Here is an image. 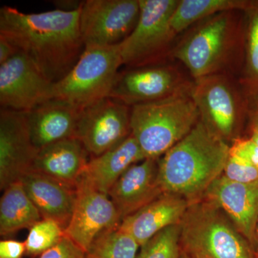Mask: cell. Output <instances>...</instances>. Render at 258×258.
<instances>
[{
    "label": "cell",
    "mask_w": 258,
    "mask_h": 258,
    "mask_svg": "<svg viewBox=\"0 0 258 258\" xmlns=\"http://www.w3.org/2000/svg\"><path fill=\"white\" fill-rule=\"evenodd\" d=\"M81 9L24 13L0 10V37L13 44L51 83L64 79L85 50L80 30Z\"/></svg>",
    "instance_id": "cell-1"
},
{
    "label": "cell",
    "mask_w": 258,
    "mask_h": 258,
    "mask_svg": "<svg viewBox=\"0 0 258 258\" xmlns=\"http://www.w3.org/2000/svg\"><path fill=\"white\" fill-rule=\"evenodd\" d=\"M245 13L223 12L199 21L179 35L171 59L194 80L217 74L240 77L244 55Z\"/></svg>",
    "instance_id": "cell-2"
},
{
    "label": "cell",
    "mask_w": 258,
    "mask_h": 258,
    "mask_svg": "<svg viewBox=\"0 0 258 258\" xmlns=\"http://www.w3.org/2000/svg\"><path fill=\"white\" fill-rule=\"evenodd\" d=\"M230 145L201 120L184 139L159 158L163 193L198 201L223 174Z\"/></svg>",
    "instance_id": "cell-3"
},
{
    "label": "cell",
    "mask_w": 258,
    "mask_h": 258,
    "mask_svg": "<svg viewBox=\"0 0 258 258\" xmlns=\"http://www.w3.org/2000/svg\"><path fill=\"white\" fill-rule=\"evenodd\" d=\"M200 120L191 93L132 107L131 128L146 159H159Z\"/></svg>",
    "instance_id": "cell-4"
},
{
    "label": "cell",
    "mask_w": 258,
    "mask_h": 258,
    "mask_svg": "<svg viewBox=\"0 0 258 258\" xmlns=\"http://www.w3.org/2000/svg\"><path fill=\"white\" fill-rule=\"evenodd\" d=\"M180 243L194 258H255L232 220L205 198L190 203L180 222Z\"/></svg>",
    "instance_id": "cell-5"
},
{
    "label": "cell",
    "mask_w": 258,
    "mask_h": 258,
    "mask_svg": "<svg viewBox=\"0 0 258 258\" xmlns=\"http://www.w3.org/2000/svg\"><path fill=\"white\" fill-rule=\"evenodd\" d=\"M191 96L200 120L211 132L230 145L242 138L241 132L248 125L249 103L237 76L217 74L194 80Z\"/></svg>",
    "instance_id": "cell-6"
},
{
    "label": "cell",
    "mask_w": 258,
    "mask_h": 258,
    "mask_svg": "<svg viewBox=\"0 0 258 258\" xmlns=\"http://www.w3.org/2000/svg\"><path fill=\"white\" fill-rule=\"evenodd\" d=\"M140 17L133 32L120 44L122 63L138 68L173 60L179 35L171 19L179 0H139Z\"/></svg>",
    "instance_id": "cell-7"
},
{
    "label": "cell",
    "mask_w": 258,
    "mask_h": 258,
    "mask_svg": "<svg viewBox=\"0 0 258 258\" xmlns=\"http://www.w3.org/2000/svg\"><path fill=\"white\" fill-rule=\"evenodd\" d=\"M120 44L85 47L74 69L64 79L53 83L51 99L68 102L82 109L108 98L123 64Z\"/></svg>",
    "instance_id": "cell-8"
},
{
    "label": "cell",
    "mask_w": 258,
    "mask_h": 258,
    "mask_svg": "<svg viewBox=\"0 0 258 258\" xmlns=\"http://www.w3.org/2000/svg\"><path fill=\"white\" fill-rule=\"evenodd\" d=\"M194 79L179 62L138 68L118 72L109 98L130 107L191 93Z\"/></svg>",
    "instance_id": "cell-9"
},
{
    "label": "cell",
    "mask_w": 258,
    "mask_h": 258,
    "mask_svg": "<svg viewBox=\"0 0 258 258\" xmlns=\"http://www.w3.org/2000/svg\"><path fill=\"white\" fill-rule=\"evenodd\" d=\"M140 11L139 0L83 2L80 30L85 47L121 43L137 26Z\"/></svg>",
    "instance_id": "cell-10"
},
{
    "label": "cell",
    "mask_w": 258,
    "mask_h": 258,
    "mask_svg": "<svg viewBox=\"0 0 258 258\" xmlns=\"http://www.w3.org/2000/svg\"><path fill=\"white\" fill-rule=\"evenodd\" d=\"M132 107L105 98L80 112L76 137L91 158L115 147L132 134Z\"/></svg>",
    "instance_id": "cell-11"
},
{
    "label": "cell",
    "mask_w": 258,
    "mask_h": 258,
    "mask_svg": "<svg viewBox=\"0 0 258 258\" xmlns=\"http://www.w3.org/2000/svg\"><path fill=\"white\" fill-rule=\"evenodd\" d=\"M52 86L35 64L19 52L0 64L1 108L28 112L51 99Z\"/></svg>",
    "instance_id": "cell-12"
},
{
    "label": "cell",
    "mask_w": 258,
    "mask_h": 258,
    "mask_svg": "<svg viewBox=\"0 0 258 258\" xmlns=\"http://www.w3.org/2000/svg\"><path fill=\"white\" fill-rule=\"evenodd\" d=\"M39 150L34 145L25 112L1 108L0 189L4 191L31 171Z\"/></svg>",
    "instance_id": "cell-13"
},
{
    "label": "cell",
    "mask_w": 258,
    "mask_h": 258,
    "mask_svg": "<svg viewBox=\"0 0 258 258\" xmlns=\"http://www.w3.org/2000/svg\"><path fill=\"white\" fill-rule=\"evenodd\" d=\"M77 199L64 235L87 252L97 237L119 227L122 219L106 194L77 185Z\"/></svg>",
    "instance_id": "cell-14"
},
{
    "label": "cell",
    "mask_w": 258,
    "mask_h": 258,
    "mask_svg": "<svg viewBox=\"0 0 258 258\" xmlns=\"http://www.w3.org/2000/svg\"><path fill=\"white\" fill-rule=\"evenodd\" d=\"M223 210L254 252L258 222V181L239 183L221 175L207 190L203 198Z\"/></svg>",
    "instance_id": "cell-15"
},
{
    "label": "cell",
    "mask_w": 258,
    "mask_h": 258,
    "mask_svg": "<svg viewBox=\"0 0 258 258\" xmlns=\"http://www.w3.org/2000/svg\"><path fill=\"white\" fill-rule=\"evenodd\" d=\"M159 159H146L130 166L112 186L108 196L122 220L163 195Z\"/></svg>",
    "instance_id": "cell-16"
},
{
    "label": "cell",
    "mask_w": 258,
    "mask_h": 258,
    "mask_svg": "<svg viewBox=\"0 0 258 258\" xmlns=\"http://www.w3.org/2000/svg\"><path fill=\"white\" fill-rule=\"evenodd\" d=\"M81 110L68 102L52 98L25 112L35 147L40 150L55 142L76 137Z\"/></svg>",
    "instance_id": "cell-17"
},
{
    "label": "cell",
    "mask_w": 258,
    "mask_h": 258,
    "mask_svg": "<svg viewBox=\"0 0 258 258\" xmlns=\"http://www.w3.org/2000/svg\"><path fill=\"white\" fill-rule=\"evenodd\" d=\"M189 205L185 199L163 194L123 219L120 229L132 235L142 247L161 231L179 225Z\"/></svg>",
    "instance_id": "cell-18"
},
{
    "label": "cell",
    "mask_w": 258,
    "mask_h": 258,
    "mask_svg": "<svg viewBox=\"0 0 258 258\" xmlns=\"http://www.w3.org/2000/svg\"><path fill=\"white\" fill-rule=\"evenodd\" d=\"M20 181L42 219L54 220L66 230L76 205V188L34 171L26 173Z\"/></svg>",
    "instance_id": "cell-19"
},
{
    "label": "cell",
    "mask_w": 258,
    "mask_h": 258,
    "mask_svg": "<svg viewBox=\"0 0 258 258\" xmlns=\"http://www.w3.org/2000/svg\"><path fill=\"white\" fill-rule=\"evenodd\" d=\"M146 159L131 134L121 143L98 157L90 158L77 185H84L108 195L112 186L130 166Z\"/></svg>",
    "instance_id": "cell-20"
},
{
    "label": "cell",
    "mask_w": 258,
    "mask_h": 258,
    "mask_svg": "<svg viewBox=\"0 0 258 258\" xmlns=\"http://www.w3.org/2000/svg\"><path fill=\"white\" fill-rule=\"evenodd\" d=\"M90 158L81 141L72 137L39 150L31 171L76 188Z\"/></svg>",
    "instance_id": "cell-21"
},
{
    "label": "cell",
    "mask_w": 258,
    "mask_h": 258,
    "mask_svg": "<svg viewBox=\"0 0 258 258\" xmlns=\"http://www.w3.org/2000/svg\"><path fill=\"white\" fill-rule=\"evenodd\" d=\"M42 220L41 215L27 195L21 181L10 184L0 200V234L13 235L31 228Z\"/></svg>",
    "instance_id": "cell-22"
},
{
    "label": "cell",
    "mask_w": 258,
    "mask_h": 258,
    "mask_svg": "<svg viewBox=\"0 0 258 258\" xmlns=\"http://www.w3.org/2000/svg\"><path fill=\"white\" fill-rule=\"evenodd\" d=\"M252 0H179L171 19V28L178 35L199 21L212 15L232 11H245Z\"/></svg>",
    "instance_id": "cell-23"
},
{
    "label": "cell",
    "mask_w": 258,
    "mask_h": 258,
    "mask_svg": "<svg viewBox=\"0 0 258 258\" xmlns=\"http://www.w3.org/2000/svg\"><path fill=\"white\" fill-rule=\"evenodd\" d=\"M245 13L243 66L239 81L247 97L258 95V0H252Z\"/></svg>",
    "instance_id": "cell-24"
},
{
    "label": "cell",
    "mask_w": 258,
    "mask_h": 258,
    "mask_svg": "<svg viewBox=\"0 0 258 258\" xmlns=\"http://www.w3.org/2000/svg\"><path fill=\"white\" fill-rule=\"evenodd\" d=\"M139 247L132 235L118 227L97 237L86 256L87 258H137Z\"/></svg>",
    "instance_id": "cell-25"
},
{
    "label": "cell",
    "mask_w": 258,
    "mask_h": 258,
    "mask_svg": "<svg viewBox=\"0 0 258 258\" xmlns=\"http://www.w3.org/2000/svg\"><path fill=\"white\" fill-rule=\"evenodd\" d=\"M66 236L64 229L54 220L42 219L30 228L25 241L26 254L31 257L42 255L55 247Z\"/></svg>",
    "instance_id": "cell-26"
},
{
    "label": "cell",
    "mask_w": 258,
    "mask_h": 258,
    "mask_svg": "<svg viewBox=\"0 0 258 258\" xmlns=\"http://www.w3.org/2000/svg\"><path fill=\"white\" fill-rule=\"evenodd\" d=\"M137 258H179L180 224L164 229L142 246Z\"/></svg>",
    "instance_id": "cell-27"
},
{
    "label": "cell",
    "mask_w": 258,
    "mask_h": 258,
    "mask_svg": "<svg viewBox=\"0 0 258 258\" xmlns=\"http://www.w3.org/2000/svg\"><path fill=\"white\" fill-rule=\"evenodd\" d=\"M222 175L235 182L244 184L255 182L258 181V168L230 154Z\"/></svg>",
    "instance_id": "cell-28"
},
{
    "label": "cell",
    "mask_w": 258,
    "mask_h": 258,
    "mask_svg": "<svg viewBox=\"0 0 258 258\" xmlns=\"http://www.w3.org/2000/svg\"><path fill=\"white\" fill-rule=\"evenodd\" d=\"M40 258H87V256L74 241L64 236L59 243L42 254Z\"/></svg>",
    "instance_id": "cell-29"
},
{
    "label": "cell",
    "mask_w": 258,
    "mask_h": 258,
    "mask_svg": "<svg viewBox=\"0 0 258 258\" xmlns=\"http://www.w3.org/2000/svg\"><path fill=\"white\" fill-rule=\"evenodd\" d=\"M230 154L258 168V146L247 137L236 139L230 145Z\"/></svg>",
    "instance_id": "cell-30"
},
{
    "label": "cell",
    "mask_w": 258,
    "mask_h": 258,
    "mask_svg": "<svg viewBox=\"0 0 258 258\" xmlns=\"http://www.w3.org/2000/svg\"><path fill=\"white\" fill-rule=\"evenodd\" d=\"M26 253L25 242L4 240L0 242V258H23Z\"/></svg>",
    "instance_id": "cell-31"
},
{
    "label": "cell",
    "mask_w": 258,
    "mask_h": 258,
    "mask_svg": "<svg viewBox=\"0 0 258 258\" xmlns=\"http://www.w3.org/2000/svg\"><path fill=\"white\" fill-rule=\"evenodd\" d=\"M19 52L18 48L3 37H0V64L16 55Z\"/></svg>",
    "instance_id": "cell-32"
},
{
    "label": "cell",
    "mask_w": 258,
    "mask_h": 258,
    "mask_svg": "<svg viewBox=\"0 0 258 258\" xmlns=\"http://www.w3.org/2000/svg\"><path fill=\"white\" fill-rule=\"evenodd\" d=\"M249 103V125H258V95L247 97Z\"/></svg>",
    "instance_id": "cell-33"
},
{
    "label": "cell",
    "mask_w": 258,
    "mask_h": 258,
    "mask_svg": "<svg viewBox=\"0 0 258 258\" xmlns=\"http://www.w3.org/2000/svg\"><path fill=\"white\" fill-rule=\"evenodd\" d=\"M247 131H248V136L247 137L250 139L258 146V125H249L247 127Z\"/></svg>",
    "instance_id": "cell-34"
},
{
    "label": "cell",
    "mask_w": 258,
    "mask_h": 258,
    "mask_svg": "<svg viewBox=\"0 0 258 258\" xmlns=\"http://www.w3.org/2000/svg\"><path fill=\"white\" fill-rule=\"evenodd\" d=\"M254 257L258 258V222L257 229H256V248L255 251H254Z\"/></svg>",
    "instance_id": "cell-35"
},
{
    "label": "cell",
    "mask_w": 258,
    "mask_h": 258,
    "mask_svg": "<svg viewBox=\"0 0 258 258\" xmlns=\"http://www.w3.org/2000/svg\"><path fill=\"white\" fill-rule=\"evenodd\" d=\"M179 258H194V257H191V255H189V254L186 253V252H185L184 251H183L182 249H181V254H180Z\"/></svg>",
    "instance_id": "cell-36"
}]
</instances>
